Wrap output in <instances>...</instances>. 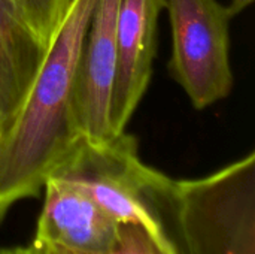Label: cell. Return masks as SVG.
<instances>
[{
    "label": "cell",
    "mask_w": 255,
    "mask_h": 254,
    "mask_svg": "<svg viewBox=\"0 0 255 254\" xmlns=\"http://www.w3.org/2000/svg\"><path fill=\"white\" fill-rule=\"evenodd\" d=\"M96 0H72L22 103L0 135V217L36 196L79 136L76 69Z\"/></svg>",
    "instance_id": "obj_1"
},
{
    "label": "cell",
    "mask_w": 255,
    "mask_h": 254,
    "mask_svg": "<svg viewBox=\"0 0 255 254\" xmlns=\"http://www.w3.org/2000/svg\"><path fill=\"white\" fill-rule=\"evenodd\" d=\"M151 216L172 254H255V153L196 180L164 175Z\"/></svg>",
    "instance_id": "obj_2"
},
{
    "label": "cell",
    "mask_w": 255,
    "mask_h": 254,
    "mask_svg": "<svg viewBox=\"0 0 255 254\" xmlns=\"http://www.w3.org/2000/svg\"><path fill=\"white\" fill-rule=\"evenodd\" d=\"M51 175L81 189L120 225L142 223L157 231L151 201L164 174L139 159L137 141L127 132L103 141L79 135Z\"/></svg>",
    "instance_id": "obj_3"
},
{
    "label": "cell",
    "mask_w": 255,
    "mask_h": 254,
    "mask_svg": "<svg viewBox=\"0 0 255 254\" xmlns=\"http://www.w3.org/2000/svg\"><path fill=\"white\" fill-rule=\"evenodd\" d=\"M172 31L170 76L193 108L202 111L226 99L235 85L230 21L218 0H166Z\"/></svg>",
    "instance_id": "obj_4"
},
{
    "label": "cell",
    "mask_w": 255,
    "mask_h": 254,
    "mask_svg": "<svg viewBox=\"0 0 255 254\" xmlns=\"http://www.w3.org/2000/svg\"><path fill=\"white\" fill-rule=\"evenodd\" d=\"M120 0H96L76 69L73 121L78 135L103 141L111 127V97L117 72V15Z\"/></svg>",
    "instance_id": "obj_5"
},
{
    "label": "cell",
    "mask_w": 255,
    "mask_h": 254,
    "mask_svg": "<svg viewBox=\"0 0 255 254\" xmlns=\"http://www.w3.org/2000/svg\"><path fill=\"white\" fill-rule=\"evenodd\" d=\"M166 0H120L117 15V72L111 97V127L126 132L152 76L157 22Z\"/></svg>",
    "instance_id": "obj_6"
},
{
    "label": "cell",
    "mask_w": 255,
    "mask_h": 254,
    "mask_svg": "<svg viewBox=\"0 0 255 254\" xmlns=\"http://www.w3.org/2000/svg\"><path fill=\"white\" fill-rule=\"evenodd\" d=\"M43 189L34 244L91 254L108 253L117 246L120 223L81 189L52 175Z\"/></svg>",
    "instance_id": "obj_7"
},
{
    "label": "cell",
    "mask_w": 255,
    "mask_h": 254,
    "mask_svg": "<svg viewBox=\"0 0 255 254\" xmlns=\"http://www.w3.org/2000/svg\"><path fill=\"white\" fill-rule=\"evenodd\" d=\"M46 51L12 1L0 0V135L22 103Z\"/></svg>",
    "instance_id": "obj_8"
},
{
    "label": "cell",
    "mask_w": 255,
    "mask_h": 254,
    "mask_svg": "<svg viewBox=\"0 0 255 254\" xmlns=\"http://www.w3.org/2000/svg\"><path fill=\"white\" fill-rule=\"evenodd\" d=\"M18 15L48 48L72 0H10Z\"/></svg>",
    "instance_id": "obj_9"
},
{
    "label": "cell",
    "mask_w": 255,
    "mask_h": 254,
    "mask_svg": "<svg viewBox=\"0 0 255 254\" xmlns=\"http://www.w3.org/2000/svg\"><path fill=\"white\" fill-rule=\"evenodd\" d=\"M45 249L48 254H91L70 252L60 247ZM102 254H172V252L155 229L142 223H123L120 225L117 246L111 252Z\"/></svg>",
    "instance_id": "obj_10"
},
{
    "label": "cell",
    "mask_w": 255,
    "mask_h": 254,
    "mask_svg": "<svg viewBox=\"0 0 255 254\" xmlns=\"http://www.w3.org/2000/svg\"><path fill=\"white\" fill-rule=\"evenodd\" d=\"M253 3H254V0H229V3L226 6H227L230 15L236 16V15L242 13L244 10H247Z\"/></svg>",
    "instance_id": "obj_11"
},
{
    "label": "cell",
    "mask_w": 255,
    "mask_h": 254,
    "mask_svg": "<svg viewBox=\"0 0 255 254\" xmlns=\"http://www.w3.org/2000/svg\"><path fill=\"white\" fill-rule=\"evenodd\" d=\"M0 254H37V250L34 246H30V247H16V249L0 250Z\"/></svg>",
    "instance_id": "obj_12"
},
{
    "label": "cell",
    "mask_w": 255,
    "mask_h": 254,
    "mask_svg": "<svg viewBox=\"0 0 255 254\" xmlns=\"http://www.w3.org/2000/svg\"><path fill=\"white\" fill-rule=\"evenodd\" d=\"M33 246L36 247L37 254H48V252H46V249H45V247H42V246H37V244H34V243H33Z\"/></svg>",
    "instance_id": "obj_13"
}]
</instances>
